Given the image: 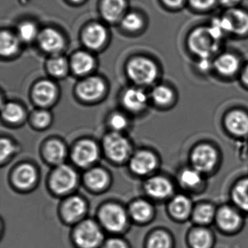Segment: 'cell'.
Returning a JSON list of instances; mask_svg holds the SVG:
<instances>
[{"label": "cell", "instance_id": "cell-1", "mask_svg": "<svg viewBox=\"0 0 248 248\" xmlns=\"http://www.w3.org/2000/svg\"><path fill=\"white\" fill-rule=\"evenodd\" d=\"M190 50L202 59H209L219 47V41L214 38L208 27L196 29L188 37Z\"/></svg>", "mask_w": 248, "mask_h": 248}, {"label": "cell", "instance_id": "cell-2", "mask_svg": "<svg viewBox=\"0 0 248 248\" xmlns=\"http://www.w3.org/2000/svg\"><path fill=\"white\" fill-rule=\"evenodd\" d=\"M127 74L133 82L139 85H150L157 78L158 69L149 59L137 57L129 62Z\"/></svg>", "mask_w": 248, "mask_h": 248}, {"label": "cell", "instance_id": "cell-3", "mask_svg": "<svg viewBox=\"0 0 248 248\" xmlns=\"http://www.w3.org/2000/svg\"><path fill=\"white\" fill-rule=\"evenodd\" d=\"M75 241L79 248H97L102 242V232L96 223L85 220L77 228Z\"/></svg>", "mask_w": 248, "mask_h": 248}, {"label": "cell", "instance_id": "cell-4", "mask_svg": "<svg viewBox=\"0 0 248 248\" xmlns=\"http://www.w3.org/2000/svg\"><path fill=\"white\" fill-rule=\"evenodd\" d=\"M219 20L224 33L241 36L248 33V14L242 10L230 8Z\"/></svg>", "mask_w": 248, "mask_h": 248}, {"label": "cell", "instance_id": "cell-5", "mask_svg": "<svg viewBox=\"0 0 248 248\" xmlns=\"http://www.w3.org/2000/svg\"><path fill=\"white\" fill-rule=\"evenodd\" d=\"M103 224L111 232H120L125 226L127 216L120 206L114 204L104 206L100 213Z\"/></svg>", "mask_w": 248, "mask_h": 248}, {"label": "cell", "instance_id": "cell-6", "mask_svg": "<svg viewBox=\"0 0 248 248\" xmlns=\"http://www.w3.org/2000/svg\"><path fill=\"white\" fill-rule=\"evenodd\" d=\"M104 149L112 160L122 162L127 157L130 147L126 139L119 133H114L104 139Z\"/></svg>", "mask_w": 248, "mask_h": 248}, {"label": "cell", "instance_id": "cell-7", "mask_svg": "<svg viewBox=\"0 0 248 248\" xmlns=\"http://www.w3.org/2000/svg\"><path fill=\"white\" fill-rule=\"evenodd\" d=\"M76 183V172L67 165H61L52 175V188L60 194L70 191L75 187Z\"/></svg>", "mask_w": 248, "mask_h": 248}, {"label": "cell", "instance_id": "cell-8", "mask_svg": "<svg viewBox=\"0 0 248 248\" xmlns=\"http://www.w3.org/2000/svg\"><path fill=\"white\" fill-rule=\"evenodd\" d=\"M193 165L199 172H207L214 168L217 160L216 151L208 145L196 148L191 156Z\"/></svg>", "mask_w": 248, "mask_h": 248}, {"label": "cell", "instance_id": "cell-9", "mask_svg": "<svg viewBox=\"0 0 248 248\" xmlns=\"http://www.w3.org/2000/svg\"><path fill=\"white\" fill-rule=\"evenodd\" d=\"M98 156V147L94 142L85 140L79 142L73 152V159L79 166L91 165L96 160Z\"/></svg>", "mask_w": 248, "mask_h": 248}, {"label": "cell", "instance_id": "cell-10", "mask_svg": "<svg viewBox=\"0 0 248 248\" xmlns=\"http://www.w3.org/2000/svg\"><path fill=\"white\" fill-rule=\"evenodd\" d=\"M105 89L102 79L98 78H90L78 85L77 91L82 99L93 101L100 98L104 94Z\"/></svg>", "mask_w": 248, "mask_h": 248}, {"label": "cell", "instance_id": "cell-11", "mask_svg": "<svg viewBox=\"0 0 248 248\" xmlns=\"http://www.w3.org/2000/svg\"><path fill=\"white\" fill-rule=\"evenodd\" d=\"M39 44L46 52L56 53L64 47V40L60 33L53 29H46L38 37Z\"/></svg>", "mask_w": 248, "mask_h": 248}, {"label": "cell", "instance_id": "cell-12", "mask_svg": "<svg viewBox=\"0 0 248 248\" xmlns=\"http://www.w3.org/2000/svg\"><path fill=\"white\" fill-rule=\"evenodd\" d=\"M156 159L151 152H143L136 154L130 162V168L138 175H145L155 169Z\"/></svg>", "mask_w": 248, "mask_h": 248}, {"label": "cell", "instance_id": "cell-13", "mask_svg": "<svg viewBox=\"0 0 248 248\" xmlns=\"http://www.w3.org/2000/svg\"><path fill=\"white\" fill-rule=\"evenodd\" d=\"M82 38L87 47L91 49H98L105 43L107 31L101 24H91L84 31Z\"/></svg>", "mask_w": 248, "mask_h": 248}, {"label": "cell", "instance_id": "cell-14", "mask_svg": "<svg viewBox=\"0 0 248 248\" xmlns=\"http://www.w3.org/2000/svg\"><path fill=\"white\" fill-rule=\"evenodd\" d=\"M145 189L151 197L156 199L165 198L172 192L170 183L162 177H155L149 179L145 185Z\"/></svg>", "mask_w": 248, "mask_h": 248}, {"label": "cell", "instance_id": "cell-15", "mask_svg": "<svg viewBox=\"0 0 248 248\" xmlns=\"http://www.w3.org/2000/svg\"><path fill=\"white\" fill-rule=\"evenodd\" d=\"M238 58L232 53H223L214 62L215 68L223 76L231 77L236 73L239 69Z\"/></svg>", "mask_w": 248, "mask_h": 248}, {"label": "cell", "instance_id": "cell-16", "mask_svg": "<svg viewBox=\"0 0 248 248\" xmlns=\"http://www.w3.org/2000/svg\"><path fill=\"white\" fill-rule=\"evenodd\" d=\"M228 130L236 136H245L248 133V116L243 111L231 112L226 118Z\"/></svg>", "mask_w": 248, "mask_h": 248}, {"label": "cell", "instance_id": "cell-17", "mask_svg": "<svg viewBox=\"0 0 248 248\" xmlns=\"http://www.w3.org/2000/svg\"><path fill=\"white\" fill-rule=\"evenodd\" d=\"M56 95V88L50 81H41L36 85L34 89V100L42 106L50 104L54 100Z\"/></svg>", "mask_w": 248, "mask_h": 248}, {"label": "cell", "instance_id": "cell-18", "mask_svg": "<svg viewBox=\"0 0 248 248\" xmlns=\"http://www.w3.org/2000/svg\"><path fill=\"white\" fill-rule=\"evenodd\" d=\"M123 104L127 109L139 111L144 108L147 102V96L143 91L130 88L123 95Z\"/></svg>", "mask_w": 248, "mask_h": 248}, {"label": "cell", "instance_id": "cell-19", "mask_svg": "<svg viewBox=\"0 0 248 248\" xmlns=\"http://www.w3.org/2000/svg\"><path fill=\"white\" fill-rule=\"evenodd\" d=\"M124 8V0H103L101 12L104 19L109 22H114L123 15Z\"/></svg>", "mask_w": 248, "mask_h": 248}, {"label": "cell", "instance_id": "cell-20", "mask_svg": "<svg viewBox=\"0 0 248 248\" xmlns=\"http://www.w3.org/2000/svg\"><path fill=\"white\" fill-rule=\"evenodd\" d=\"M86 206L82 199L74 197L68 200L63 206V216L68 221L78 220L85 213Z\"/></svg>", "mask_w": 248, "mask_h": 248}, {"label": "cell", "instance_id": "cell-21", "mask_svg": "<svg viewBox=\"0 0 248 248\" xmlns=\"http://www.w3.org/2000/svg\"><path fill=\"white\" fill-rule=\"evenodd\" d=\"M93 66L94 59L89 53L78 52L72 58V69L77 75H86L92 70Z\"/></svg>", "mask_w": 248, "mask_h": 248}, {"label": "cell", "instance_id": "cell-22", "mask_svg": "<svg viewBox=\"0 0 248 248\" xmlns=\"http://www.w3.org/2000/svg\"><path fill=\"white\" fill-rule=\"evenodd\" d=\"M217 222L222 229L226 231L234 230L240 223L239 214L233 209L224 207L219 210L217 214Z\"/></svg>", "mask_w": 248, "mask_h": 248}, {"label": "cell", "instance_id": "cell-23", "mask_svg": "<svg viewBox=\"0 0 248 248\" xmlns=\"http://www.w3.org/2000/svg\"><path fill=\"white\" fill-rule=\"evenodd\" d=\"M37 178L36 171L31 165L26 164L21 165L16 171L14 181L21 188H28L34 184Z\"/></svg>", "mask_w": 248, "mask_h": 248}, {"label": "cell", "instance_id": "cell-24", "mask_svg": "<svg viewBox=\"0 0 248 248\" xmlns=\"http://www.w3.org/2000/svg\"><path fill=\"white\" fill-rule=\"evenodd\" d=\"M191 248H212L213 240L208 231L197 229L191 232L188 239Z\"/></svg>", "mask_w": 248, "mask_h": 248}, {"label": "cell", "instance_id": "cell-25", "mask_svg": "<svg viewBox=\"0 0 248 248\" xmlns=\"http://www.w3.org/2000/svg\"><path fill=\"white\" fill-rule=\"evenodd\" d=\"M18 40L14 34L8 31H2L0 35V53L2 56L8 57L18 50Z\"/></svg>", "mask_w": 248, "mask_h": 248}, {"label": "cell", "instance_id": "cell-26", "mask_svg": "<svg viewBox=\"0 0 248 248\" xmlns=\"http://www.w3.org/2000/svg\"><path fill=\"white\" fill-rule=\"evenodd\" d=\"M191 202L184 196H178L171 202L170 209L172 214L178 218L186 217L191 211Z\"/></svg>", "mask_w": 248, "mask_h": 248}, {"label": "cell", "instance_id": "cell-27", "mask_svg": "<svg viewBox=\"0 0 248 248\" xmlns=\"http://www.w3.org/2000/svg\"><path fill=\"white\" fill-rule=\"evenodd\" d=\"M87 184L93 189H101L108 181V176L103 170L99 168L91 170L85 175Z\"/></svg>", "mask_w": 248, "mask_h": 248}, {"label": "cell", "instance_id": "cell-28", "mask_svg": "<svg viewBox=\"0 0 248 248\" xmlns=\"http://www.w3.org/2000/svg\"><path fill=\"white\" fill-rule=\"evenodd\" d=\"M66 151L63 143L59 140H50L46 148V155L47 159L53 163L62 162L65 156Z\"/></svg>", "mask_w": 248, "mask_h": 248}, {"label": "cell", "instance_id": "cell-29", "mask_svg": "<svg viewBox=\"0 0 248 248\" xmlns=\"http://www.w3.org/2000/svg\"><path fill=\"white\" fill-rule=\"evenodd\" d=\"M233 200L236 205L248 211V179L238 183L233 188Z\"/></svg>", "mask_w": 248, "mask_h": 248}, {"label": "cell", "instance_id": "cell-30", "mask_svg": "<svg viewBox=\"0 0 248 248\" xmlns=\"http://www.w3.org/2000/svg\"><path fill=\"white\" fill-rule=\"evenodd\" d=\"M152 213V206L146 202H136L132 205V216L135 220H138V221H146L151 217Z\"/></svg>", "mask_w": 248, "mask_h": 248}, {"label": "cell", "instance_id": "cell-31", "mask_svg": "<svg viewBox=\"0 0 248 248\" xmlns=\"http://www.w3.org/2000/svg\"><path fill=\"white\" fill-rule=\"evenodd\" d=\"M152 98L159 105H167L173 99V92L165 85H159L152 91Z\"/></svg>", "mask_w": 248, "mask_h": 248}, {"label": "cell", "instance_id": "cell-32", "mask_svg": "<svg viewBox=\"0 0 248 248\" xmlns=\"http://www.w3.org/2000/svg\"><path fill=\"white\" fill-rule=\"evenodd\" d=\"M146 248H172V240L165 232H155L149 238Z\"/></svg>", "mask_w": 248, "mask_h": 248}, {"label": "cell", "instance_id": "cell-33", "mask_svg": "<svg viewBox=\"0 0 248 248\" xmlns=\"http://www.w3.org/2000/svg\"><path fill=\"white\" fill-rule=\"evenodd\" d=\"M47 69L53 76H63L67 72V61L62 56H56V57L52 58L47 63Z\"/></svg>", "mask_w": 248, "mask_h": 248}, {"label": "cell", "instance_id": "cell-34", "mask_svg": "<svg viewBox=\"0 0 248 248\" xmlns=\"http://www.w3.org/2000/svg\"><path fill=\"white\" fill-rule=\"evenodd\" d=\"M2 115L10 123H18L24 117V110L18 104L10 103L2 109Z\"/></svg>", "mask_w": 248, "mask_h": 248}, {"label": "cell", "instance_id": "cell-35", "mask_svg": "<svg viewBox=\"0 0 248 248\" xmlns=\"http://www.w3.org/2000/svg\"><path fill=\"white\" fill-rule=\"evenodd\" d=\"M214 217V209L210 204H202L196 209L194 219L200 223L211 222Z\"/></svg>", "mask_w": 248, "mask_h": 248}, {"label": "cell", "instance_id": "cell-36", "mask_svg": "<svg viewBox=\"0 0 248 248\" xmlns=\"http://www.w3.org/2000/svg\"><path fill=\"white\" fill-rule=\"evenodd\" d=\"M122 26L128 31H137L143 26V21L138 14L131 13L124 17L122 21Z\"/></svg>", "mask_w": 248, "mask_h": 248}, {"label": "cell", "instance_id": "cell-37", "mask_svg": "<svg viewBox=\"0 0 248 248\" xmlns=\"http://www.w3.org/2000/svg\"><path fill=\"white\" fill-rule=\"evenodd\" d=\"M37 34V28L32 23H23L18 28V35L23 41H32L35 38Z\"/></svg>", "mask_w": 248, "mask_h": 248}, {"label": "cell", "instance_id": "cell-38", "mask_svg": "<svg viewBox=\"0 0 248 248\" xmlns=\"http://www.w3.org/2000/svg\"><path fill=\"white\" fill-rule=\"evenodd\" d=\"M181 181L186 186L194 187L201 182V177L197 170H186L181 174Z\"/></svg>", "mask_w": 248, "mask_h": 248}, {"label": "cell", "instance_id": "cell-39", "mask_svg": "<svg viewBox=\"0 0 248 248\" xmlns=\"http://www.w3.org/2000/svg\"><path fill=\"white\" fill-rule=\"evenodd\" d=\"M14 146L8 139H2L0 144V157L1 161H4L12 155L14 152Z\"/></svg>", "mask_w": 248, "mask_h": 248}, {"label": "cell", "instance_id": "cell-40", "mask_svg": "<svg viewBox=\"0 0 248 248\" xmlns=\"http://www.w3.org/2000/svg\"><path fill=\"white\" fill-rule=\"evenodd\" d=\"M190 5L198 11H207L214 6L216 0H188Z\"/></svg>", "mask_w": 248, "mask_h": 248}, {"label": "cell", "instance_id": "cell-41", "mask_svg": "<svg viewBox=\"0 0 248 248\" xmlns=\"http://www.w3.org/2000/svg\"><path fill=\"white\" fill-rule=\"evenodd\" d=\"M34 120L37 127H45L50 123V116L46 111H38L34 115Z\"/></svg>", "mask_w": 248, "mask_h": 248}, {"label": "cell", "instance_id": "cell-42", "mask_svg": "<svg viewBox=\"0 0 248 248\" xmlns=\"http://www.w3.org/2000/svg\"><path fill=\"white\" fill-rule=\"evenodd\" d=\"M110 124L116 130H121L127 125L125 117L121 114H114L110 120Z\"/></svg>", "mask_w": 248, "mask_h": 248}, {"label": "cell", "instance_id": "cell-43", "mask_svg": "<svg viewBox=\"0 0 248 248\" xmlns=\"http://www.w3.org/2000/svg\"><path fill=\"white\" fill-rule=\"evenodd\" d=\"M101 248H128L127 244L119 239V238H112V239H108Z\"/></svg>", "mask_w": 248, "mask_h": 248}, {"label": "cell", "instance_id": "cell-44", "mask_svg": "<svg viewBox=\"0 0 248 248\" xmlns=\"http://www.w3.org/2000/svg\"><path fill=\"white\" fill-rule=\"evenodd\" d=\"M164 3L170 8H179L183 5L185 0H162Z\"/></svg>", "mask_w": 248, "mask_h": 248}, {"label": "cell", "instance_id": "cell-45", "mask_svg": "<svg viewBox=\"0 0 248 248\" xmlns=\"http://www.w3.org/2000/svg\"><path fill=\"white\" fill-rule=\"evenodd\" d=\"M220 3L224 7H227L229 9L236 6L241 0H219Z\"/></svg>", "mask_w": 248, "mask_h": 248}, {"label": "cell", "instance_id": "cell-46", "mask_svg": "<svg viewBox=\"0 0 248 248\" xmlns=\"http://www.w3.org/2000/svg\"><path fill=\"white\" fill-rule=\"evenodd\" d=\"M241 79L245 85L248 86V65L242 71Z\"/></svg>", "mask_w": 248, "mask_h": 248}, {"label": "cell", "instance_id": "cell-47", "mask_svg": "<svg viewBox=\"0 0 248 248\" xmlns=\"http://www.w3.org/2000/svg\"><path fill=\"white\" fill-rule=\"evenodd\" d=\"M71 1H72V2H80V1H82V0H71Z\"/></svg>", "mask_w": 248, "mask_h": 248}]
</instances>
